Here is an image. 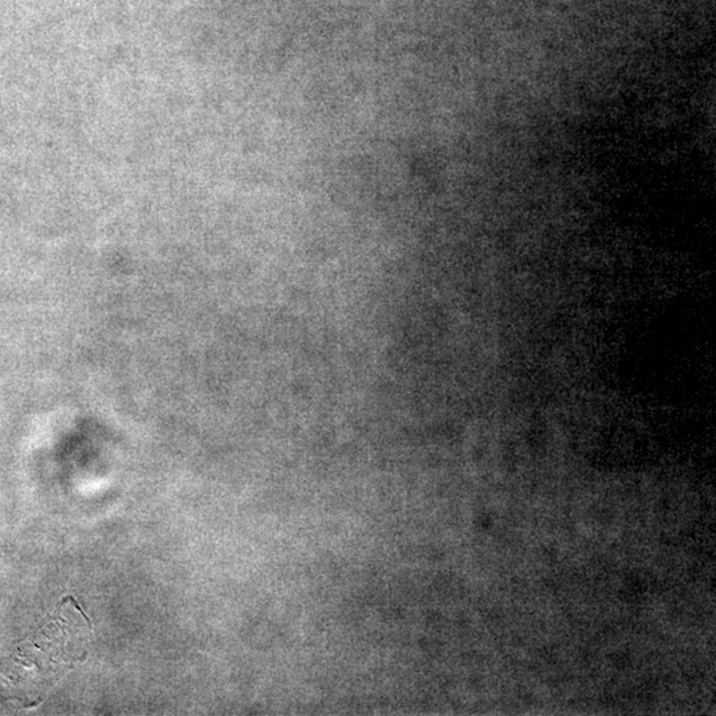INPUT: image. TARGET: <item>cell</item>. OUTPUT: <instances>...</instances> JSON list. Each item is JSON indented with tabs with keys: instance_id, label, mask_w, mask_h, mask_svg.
<instances>
[]
</instances>
